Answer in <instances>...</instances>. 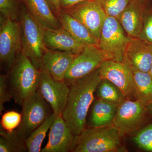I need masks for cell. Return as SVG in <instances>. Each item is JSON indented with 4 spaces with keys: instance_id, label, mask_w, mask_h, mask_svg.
Instances as JSON below:
<instances>
[{
    "instance_id": "277c9868",
    "label": "cell",
    "mask_w": 152,
    "mask_h": 152,
    "mask_svg": "<svg viewBox=\"0 0 152 152\" xmlns=\"http://www.w3.org/2000/svg\"><path fill=\"white\" fill-rule=\"evenodd\" d=\"M19 20L21 27L22 52L41 70L42 58L47 49L44 40L45 29L24 7L20 10Z\"/></svg>"
},
{
    "instance_id": "9a60e30c",
    "label": "cell",
    "mask_w": 152,
    "mask_h": 152,
    "mask_svg": "<svg viewBox=\"0 0 152 152\" xmlns=\"http://www.w3.org/2000/svg\"><path fill=\"white\" fill-rule=\"evenodd\" d=\"M77 55L47 49L42 58L41 71L47 72L56 80L64 81L66 75Z\"/></svg>"
},
{
    "instance_id": "7c38bea8",
    "label": "cell",
    "mask_w": 152,
    "mask_h": 152,
    "mask_svg": "<svg viewBox=\"0 0 152 152\" xmlns=\"http://www.w3.org/2000/svg\"><path fill=\"white\" fill-rule=\"evenodd\" d=\"M37 91L55 114L62 113L70 91V87L65 81L56 80L47 72L41 70Z\"/></svg>"
},
{
    "instance_id": "6da1fadb",
    "label": "cell",
    "mask_w": 152,
    "mask_h": 152,
    "mask_svg": "<svg viewBox=\"0 0 152 152\" xmlns=\"http://www.w3.org/2000/svg\"><path fill=\"white\" fill-rule=\"evenodd\" d=\"M101 80L98 69L69 86L67 102L62 116L75 135H78L86 128L87 115Z\"/></svg>"
},
{
    "instance_id": "e0dca14e",
    "label": "cell",
    "mask_w": 152,
    "mask_h": 152,
    "mask_svg": "<svg viewBox=\"0 0 152 152\" xmlns=\"http://www.w3.org/2000/svg\"><path fill=\"white\" fill-rule=\"evenodd\" d=\"M44 43L47 49L77 55L86 45L80 42L62 28L45 29Z\"/></svg>"
},
{
    "instance_id": "5bb4252c",
    "label": "cell",
    "mask_w": 152,
    "mask_h": 152,
    "mask_svg": "<svg viewBox=\"0 0 152 152\" xmlns=\"http://www.w3.org/2000/svg\"><path fill=\"white\" fill-rule=\"evenodd\" d=\"M123 61L132 69L149 72L152 64V44L140 38H131Z\"/></svg>"
},
{
    "instance_id": "f546056e",
    "label": "cell",
    "mask_w": 152,
    "mask_h": 152,
    "mask_svg": "<svg viewBox=\"0 0 152 152\" xmlns=\"http://www.w3.org/2000/svg\"><path fill=\"white\" fill-rule=\"evenodd\" d=\"M140 38L152 44V14L144 19L142 31Z\"/></svg>"
},
{
    "instance_id": "2e32d148",
    "label": "cell",
    "mask_w": 152,
    "mask_h": 152,
    "mask_svg": "<svg viewBox=\"0 0 152 152\" xmlns=\"http://www.w3.org/2000/svg\"><path fill=\"white\" fill-rule=\"evenodd\" d=\"M144 4L142 0H131L118 20L131 38H140L144 22Z\"/></svg>"
},
{
    "instance_id": "ac0fdd59",
    "label": "cell",
    "mask_w": 152,
    "mask_h": 152,
    "mask_svg": "<svg viewBox=\"0 0 152 152\" xmlns=\"http://www.w3.org/2000/svg\"><path fill=\"white\" fill-rule=\"evenodd\" d=\"M26 8L33 18L45 29L61 28L58 18L47 0H23Z\"/></svg>"
},
{
    "instance_id": "8fae6325",
    "label": "cell",
    "mask_w": 152,
    "mask_h": 152,
    "mask_svg": "<svg viewBox=\"0 0 152 152\" xmlns=\"http://www.w3.org/2000/svg\"><path fill=\"white\" fill-rule=\"evenodd\" d=\"M64 10L84 25L99 41L107 15L97 1L86 0Z\"/></svg>"
},
{
    "instance_id": "4fadbf2b",
    "label": "cell",
    "mask_w": 152,
    "mask_h": 152,
    "mask_svg": "<svg viewBox=\"0 0 152 152\" xmlns=\"http://www.w3.org/2000/svg\"><path fill=\"white\" fill-rule=\"evenodd\" d=\"M77 136L63 118L62 113L56 115L50 128L48 141L41 152H72Z\"/></svg>"
},
{
    "instance_id": "4dcf8cb0",
    "label": "cell",
    "mask_w": 152,
    "mask_h": 152,
    "mask_svg": "<svg viewBox=\"0 0 152 152\" xmlns=\"http://www.w3.org/2000/svg\"><path fill=\"white\" fill-rule=\"evenodd\" d=\"M86 0H61V8L66 10Z\"/></svg>"
},
{
    "instance_id": "603a6c76",
    "label": "cell",
    "mask_w": 152,
    "mask_h": 152,
    "mask_svg": "<svg viewBox=\"0 0 152 152\" xmlns=\"http://www.w3.org/2000/svg\"><path fill=\"white\" fill-rule=\"evenodd\" d=\"M0 152H28L24 142L19 138L16 129L6 131L0 126Z\"/></svg>"
},
{
    "instance_id": "d6986e66",
    "label": "cell",
    "mask_w": 152,
    "mask_h": 152,
    "mask_svg": "<svg viewBox=\"0 0 152 152\" xmlns=\"http://www.w3.org/2000/svg\"><path fill=\"white\" fill-rule=\"evenodd\" d=\"M61 27L85 45H98L99 41L80 22L62 10L58 15Z\"/></svg>"
},
{
    "instance_id": "4316f807",
    "label": "cell",
    "mask_w": 152,
    "mask_h": 152,
    "mask_svg": "<svg viewBox=\"0 0 152 152\" xmlns=\"http://www.w3.org/2000/svg\"><path fill=\"white\" fill-rule=\"evenodd\" d=\"M0 12L4 18L18 20L20 10L17 0H0Z\"/></svg>"
},
{
    "instance_id": "83f0119b",
    "label": "cell",
    "mask_w": 152,
    "mask_h": 152,
    "mask_svg": "<svg viewBox=\"0 0 152 152\" xmlns=\"http://www.w3.org/2000/svg\"><path fill=\"white\" fill-rule=\"evenodd\" d=\"M21 121V114L15 111H10L3 115L0 126L5 130L11 132L16 129Z\"/></svg>"
},
{
    "instance_id": "484cf974",
    "label": "cell",
    "mask_w": 152,
    "mask_h": 152,
    "mask_svg": "<svg viewBox=\"0 0 152 152\" xmlns=\"http://www.w3.org/2000/svg\"><path fill=\"white\" fill-rule=\"evenodd\" d=\"M134 141L142 149L152 152V124L139 132L134 137Z\"/></svg>"
},
{
    "instance_id": "9c48e42d",
    "label": "cell",
    "mask_w": 152,
    "mask_h": 152,
    "mask_svg": "<svg viewBox=\"0 0 152 152\" xmlns=\"http://www.w3.org/2000/svg\"><path fill=\"white\" fill-rule=\"evenodd\" d=\"M148 111L147 106L141 101L124 100L118 106L113 125L123 137L140 127Z\"/></svg>"
},
{
    "instance_id": "d6a6232c",
    "label": "cell",
    "mask_w": 152,
    "mask_h": 152,
    "mask_svg": "<svg viewBox=\"0 0 152 152\" xmlns=\"http://www.w3.org/2000/svg\"><path fill=\"white\" fill-rule=\"evenodd\" d=\"M148 110L152 114V100L149 103L147 106Z\"/></svg>"
},
{
    "instance_id": "cb8c5ba5",
    "label": "cell",
    "mask_w": 152,
    "mask_h": 152,
    "mask_svg": "<svg viewBox=\"0 0 152 152\" xmlns=\"http://www.w3.org/2000/svg\"><path fill=\"white\" fill-rule=\"evenodd\" d=\"M96 91L99 99L118 106L125 100L120 90L108 80H101Z\"/></svg>"
},
{
    "instance_id": "3957f363",
    "label": "cell",
    "mask_w": 152,
    "mask_h": 152,
    "mask_svg": "<svg viewBox=\"0 0 152 152\" xmlns=\"http://www.w3.org/2000/svg\"><path fill=\"white\" fill-rule=\"evenodd\" d=\"M123 136L113 125L86 127L77 136L73 152H126L123 145Z\"/></svg>"
},
{
    "instance_id": "ffe728a7",
    "label": "cell",
    "mask_w": 152,
    "mask_h": 152,
    "mask_svg": "<svg viewBox=\"0 0 152 152\" xmlns=\"http://www.w3.org/2000/svg\"><path fill=\"white\" fill-rule=\"evenodd\" d=\"M88 127H99L113 124L118 105L98 98L92 104Z\"/></svg>"
},
{
    "instance_id": "8992f818",
    "label": "cell",
    "mask_w": 152,
    "mask_h": 152,
    "mask_svg": "<svg viewBox=\"0 0 152 152\" xmlns=\"http://www.w3.org/2000/svg\"><path fill=\"white\" fill-rule=\"evenodd\" d=\"M118 20L107 16L101 31L98 46L110 60L123 61L131 37L125 34Z\"/></svg>"
},
{
    "instance_id": "836d02e7",
    "label": "cell",
    "mask_w": 152,
    "mask_h": 152,
    "mask_svg": "<svg viewBox=\"0 0 152 152\" xmlns=\"http://www.w3.org/2000/svg\"><path fill=\"white\" fill-rule=\"evenodd\" d=\"M149 73H150V74H151V75L152 77V64L151 67V69H150Z\"/></svg>"
},
{
    "instance_id": "1f68e13d",
    "label": "cell",
    "mask_w": 152,
    "mask_h": 152,
    "mask_svg": "<svg viewBox=\"0 0 152 152\" xmlns=\"http://www.w3.org/2000/svg\"><path fill=\"white\" fill-rule=\"evenodd\" d=\"M55 14L58 15L62 9L61 6V0H47Z\"/></svg>"
},
{
    "instance_id": "30bf717a",
    "label": "cell",
    "mask_w": 152,
    "mask_h": 152,
    "mask_svg": "<svg viewBox=\"0 0 152 152\" xmlns=\"http://www.w3.org/2000/svg\"><path fill=\"white\" fill-rule=\"evenodd\" d=\"M101 79L111 82L120 90L125 100L134 96V82L132 71L124 61L109 60L99 68Z\"/></svg>"
},
{
    "instance_id": "f1b7e54d",
    "label": "cell",
    "mask_w": 152,
    "mask_h": 152,
    "mask_svg": "<svg viewBox=\"0 0 152 152\" xmlns=\"http://www.w3.org/2000/svg\"><path fill=\"white\" fill-rule=\"evenodd\" d=\"M12 99L7 83V75L0 76V114L4 110V105Z\"/></svg>"
},
{
    "instance_id": "5b68a950",
    "label": "cell",
    "mask_w": 152,
    "mask_h": 152,
    "mask_svg": "<svg viewBox=\"0 0 152 152\" xmlns=\"http://www.w3.org/2000/svg\"><path fill=\"white\" fill-rule=\"evenodd\" d=\"M21 107V121L16 131L19 138L25 142L31 133L53 112L38 91L26 98Z\"/></svg>"
},
{
    "instance_id": "44dd1931",
    "label": "cell",
    "mask_w": 152,
    "mask_h": 152,
    "mask_svg": "<svg viewBox=\"0 0 152 152\" xmlns=\"http://www.w3.org/2000/svg\"><path fill=\"white\" fill-rule=\"evenodd\" d=\"M132 70L134 77V97L147 106L152 100V76L149 72L134 69Z\"/></svg>"
},
{
    "instance_id": "7402d4cb",
    "label": "cell",
    "mask_w": 152,
    "mask_h": 152,
    "mask_svg": "<svg viewBox=\"0 0 152 152\" xmlns=\"http://www.w3.org/2000/svg\"><path fill=\"white\" fill-rule=\"evenodd\" d=\"M56 115L51 114L42 124L31 133L25 141L26 147L28 152H41L42 143L48 131L53 122Z\"/></svg>"
},
{
    "instance_id": "d4e9b609",
    "label": "cell",
    "mask_w": 152,
    "mask_h": 152,
    "mask_svg": "<svg viewBox=\"0 0 152 152\" xmlns=\"http://www.w3.org/2000/svg\"><path fill=\"white\" fill-rule=\"evenodd\" d=\"M104 11L107 16L118 19L131 0H96Z\"/></svg>"
},
{
    "instance_id": "ba28073f",
    "label": "cell",
    "mask_w": 152,
    "mask_h": 152,
    "mask_svg": "<svg viewBox=\"0 0 152 152\" xmlns=\"http://www.w3.org/2000/svg\"><path fill=\"white\" fill-rule=\"evenodd\" d=\"M110 60L108 57L95 45H86L83 51L76 56L65 78L69 86L75 81L83 77L98 69L102 64Z\"/></svg>"
},
{
    "instance_id": "7a4b0ae2",
    "label": "cell",
    "mask_w": 152,
    "mask_h": 152,
    "mask_svg": "<svg viewBox=\"0 0 152 152\" xmlns=\"http://www.w3.org/2000/svg\"><path fill=\"white\" fill-rule=\"evenodd\" d=\"M40 70L20 52L7 75V83L12 98L21 107L23 102L37 91Z\"/></svg>"
},
{
    "instance_id": "52a82bcc",
    "label": "cell",
    "mask_w": 152,
    "mask_h": 152,
    "mask_svg": "<svg viewBox=\"0 0 152 152\" xmlns=\"http://www.w3.org/2000/svg\"><path fill=\"white\" fill-rule=\"evenodd\" d=\"M0 27L1 66L8 72L22 51L21 27L20 21L2 18Z\"/></svg>"
}]
</instances>
